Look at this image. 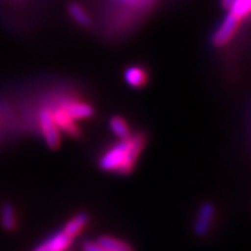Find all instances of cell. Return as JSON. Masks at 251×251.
<instances>
[{
	"instance_id": "obj_7",
	"label": "cell",
	"mask_w": 251,
	"mask_h": 251,
	"mask_svg": "<svg viewBox=\"0 0 251 251\" xmlns=\"http://www.w3.org/2000/svg\"><path fill=\"white\" fill-rule=\"evenodd\" d=\"M87 222H89V215L86 213H78V214H76L73 218L67 222L63 231L66 232L67 235H70L72 238L76 237L79 232L86 227Z\"/></svg>"
},
{
	"instance_id": "obj_9",
	"label": "cell",
	"mask_w": 251,
	"mask_h": 251,
	"mask_svg": "<svg viewBox=\"0 0 251 251\" xmlns=\"http://www.w3.org/2000/svg\"><path fill=\"white\" fill-rule=\"evenodd\" d=\"M0 225L8 232H12L16 228V213L13 205L9 202H4L0 209Z\"/></svg>"
},
{
	"instance_id": "obj_11",
	"label": "cell",
	"mask_w": 251,
	"mask_h": 251,
	"mask_svg": "<svg viewBox=\"0 0 251 251\" xmlns=\"http://www.w3.org/2000/svg\"><path fill=\"white\" fill-rule=\"evenodd\" d=\"M96 244L108 251H133L127 242L112 236H100Z\"/></svg>"
},
{
	"instance_id": "obj_10",
	"label": "cell",
	"mask_w": 251,
	"mask_h": 251,
	"mask_svg": "<svg viewBox=\"0 0 251 251\" xmlns=\"http://www.w3.org/2000/svg\"><path fill=\"white\" fill-rule=\"evenodd\" d=\"M125 79L129 86L141 87L148 81V76L141 67H129L125 72Z\"/></svg>"
},
{
	"instance_id": "obj_2",
	"label": "cell",
	"mask_w": 251,
	"mask_h": 251,
	"mask_svg": "<svg viewBox=\"0 0 251 251\" xmlns=\"http://www.w3.org/2000/svg\"><path fill=\"white\" fill-rule=\"evenodd\" d=\"M40 129L43 133L47 145L50 149H56L60 144V131L54 122L53 114L50 109H43L39 113Z\"/></svg>"
},
{
	"instance_id": "obj_8",
	"label": "cell",
	"mask_w": 251,
	"mask_h": 251,
	"mask_svg": "<svg viewBox=\"0 0 251 251\" xmlns=\"http://www.w3.org/2000/svg\"><path fill=\"white\" fill-rule=\"evenodd\" d=\"M51 114H53L54 122L56 123L59 131H66L70 135H77V127L75 126V121H72L70 117L67 116L60 106H58V109L51 112Z\"/></svg>"
},
{
	"instance_id": "obj_15",
	"label": "cell",
	"mask_w": 251,
	"mask_h": 251,
	"mask_svg": "<svg viewBox=\"0 0 251 251\" xmlns=\"http://www.w3.org/2000/svg\"><path fill=\"white\" fill-rule=\"evenodd\" d=\"M83 251H108V250L102 249L101 246H99L96 242L89 241L83 244Z\"/></svg>"
},
{
	"instance_id": "obj_12",
	"label": "cell",
	"mask_w": 251,
	"mask_h": 251,
	"mask_svg": "<svg viewBox=\"0 0 251 251\" xmlns=\"http://www.w3.org/2000/svg\"><path fill=\"white\" fill-rule=\"evenodd\" d=\"M109 126L110 129L113 131V133H114L118 139L125 140L129 137V127L122 117H113V118L110 119Z\"/></svg>"
},
{
	"instance_id": "obj_5",
	"label": "cell",
	"mask_w": 251,
	"mask_h": 251,
	"mask_svg": "<svg viewBox=\"0 0 251 251\" xmlns=\"http://www.w3.org/2000/svg\"><path fill=\"white\" fill-rule=\"evenodd\" d=\"M72 240L73 238L62 229L48 238L47 241L39 245L33 251H66L72 244Z\"/></svg>"
},
{
	"instance_id": "obj_13",
	"label": "cell",
	"mask_w": 251,
	"mask_h": 251,
	"mask_svg": "<svg viewBox=\"0 0 251 251\" xmlns=\"http://www.w3.org/2000/svg\"><path fill=\"white\" fill-rule=\"evenodd\" d=\"M250 7H251V0H235L233 4L229 8L233 16H236L238 20H244L245 17H248L250 13Z\"/></svg>"
},
{
	"instance_id": "obj_6",
	"label": "cell",
	"mask_w": 251,
	"mask_h": 251,
	"mask_svg": "<svg viewBox=\"0 0 251 251\" xmlns=\"http://www.w3.org/2000/svg\"><path fill=\"white\" fill-rule=\"evenodd\" d=\"M60 108L67 116L72 121H81V119H87L94 114L93 106L81 101H66L60 104Z\"/></svg>"
},
{
	"instance_id": "obj_4",
	"label": "cell",
	"mask_w": 251,
	"mask_h": 251,
	"mask_svg": "<svg viewBox=\"0 0 251 251\" xmlns=\"http://www.w3.org/2000/svg\"><path fill=\"white\" fill-rule=\"evenodd\" d=\"M214 205L210 204V202H204L200 206L198 217H196L195 223H194V232H195V235L198 237H204V236H206V233L209 232L210 226L213 223V219H214Z\"/></svg>"
},
{
	"instance_id": "obj_1",
	"label": "cell",
	"mask_w": 251,
	"mask_h": 251,
	"mask_svg": "<svg viewBox=\"0 0 251 251\" xmlns=\"http://www.w3.org/2000/svg\"><path fill=\"white\" fill-rule=\"evenodd\" d=\"M145 144V137L136 135L133 137L121 140V142L112 146L104 155L100 158V168L106 172L128 173L133 169L137 156L140 155Z\"/></svg>"
},
{
	"instance_id": "obj_16",
	"label": "cell",
	"mask_w": 251,
	"mask_h": 251,
	"mask_svg": "<svg viewBox=\"0 0 251 251\" xmlns=\"http://www.w3.org/2000/svg\"><path fill=\"white\" fill-rule=\"evenodd\" d=\"M233 1H235V0H222V5H223L225 8H228V9H229L232 4H233Z\"/></svg>"
},
{
	"instance_id": "obj_14",
	"label": "cell",
	"mask_w": 251,
	"mask_h": 251,
	"mask_svg": "<svg viewBox=\"0 0 251 251\" xmlns=\"http://www.w3.org/2000/svg\"><path fill=\"white\" fill-rule=\"evenodd\" d=\"M70 14L73 20L76 21L77 24H79L81 26H89L90 25V17L89 14L79 7L78 4H71L70 5Z\"/></svg>"
},
{
	"instance_id": "obj_3",
	"label": "cell",
	"mask_w": 251,
	"mask_h": 251,
	"mask_svg": "<svg viewBox=\"0 0 251 251\" xmlns=\"http://www.w3.org/2000/svg\"><path fill=\"white\" fill-rule=\"evenodd\" d=\"M238 25H240V20L229 12L213 35V44L217 47L226 45L233 37L238 28Z\"/></svg>"
}]
</instances>
